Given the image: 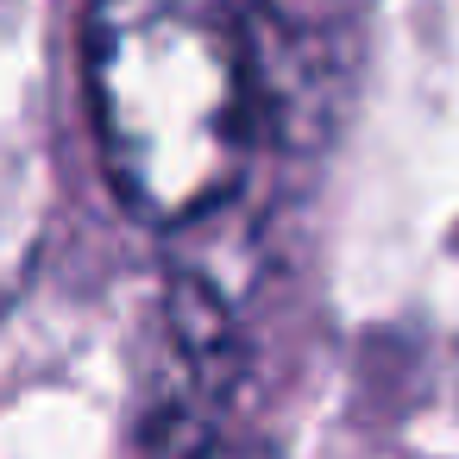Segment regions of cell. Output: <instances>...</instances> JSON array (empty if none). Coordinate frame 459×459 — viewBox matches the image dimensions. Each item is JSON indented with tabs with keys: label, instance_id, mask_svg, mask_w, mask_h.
<instances>
[{
	"label": "cell",
	"instance_id": "1",
	"mask_svg": "<svg viewBox=\"0 0 459 459\" xmlns=\"http://www.w3.org/2000/svg\"><path fill=\"white\" fill-rule=\"evenodd\" d=\"M89 114L120 202L152 227L214 214L252 164V51L227 0H95Z\"/></svg>",
	"mask_w": 459,
	"mask_h": 459
}]
</instances>
